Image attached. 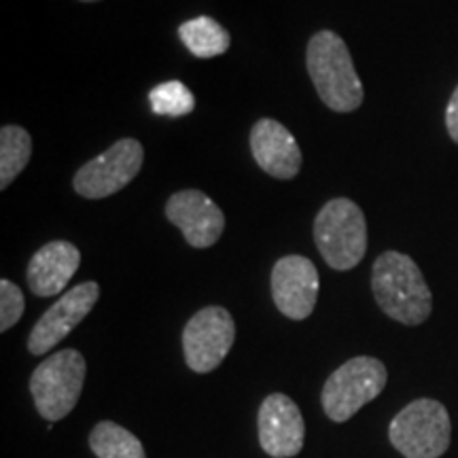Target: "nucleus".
<instances>
[{
	"label": "nucleus",
	"mask_w": 458,
	"mask_h": 458,
	"mask_svg": "<svg viewBox=\"0 0 458 458\" xmlns=\"http://www.w3.org/2000/svg\"><path fill=\"white\" fill-rule=\"evenodd\" d=\"M371 291L380 310L401 325H422L431 317L433 295L410 255L386 250L371 267Z\"/></svg>",
	"instance_id": "f257e3e1"
},
{
	"label": "nucleus",
	"mask_w": 458,
	"mask_h": 458,
	"mask_svg": "<svg viewBox=\"0 0 458 458\" xmlns=\"http://www.w3.org/2000/svg\"><path fill=\"white\" fill-rule=\"evenodd\" d=\"M306 66L320 100L335 113H352L363 105V83L340 34L320 30L308 43Z\"/></svg>",
	"instance_id": "f03ea898"
},
{
	"label": "nucleus",
	"mask_w": 458,
	"mask_h": 458,
	"mask_svg": "<svg viewBox=\"0 0 458 458\" xmlns=\"http://www.w3.org/2000/svg\"><path fill=\"white\" fill-rule=\"evenodd\" d=\"M314 242L334 270L357 267L368 253V223L359 204L348 198L329 199L314 219Z\"/></svg>",
	"instance_id": "7ed1b4c3"
},
{
	"label": "nucleus",
	"mask_w": 458,
	"mask_h": 458,
	"mask_svg": "<svg viewBox=\"0 0 458 458\" xmlns=\"http://www.w3.org/2000/svg\"><path fill=\"white\" fill-rule=\"evenodd\" d=\"M388 439L405 458H439L452 439L448 410L435 399L411 401L393 418Z\"/></svg>",
	"instance_id": "20e7f679"
},
{
	"label": "nucleus",
	"mask_w": 458,
	"mask_h": 458,
	"mask_svg": "<svg viewBox=\"0 0 458 458\" xmlns=\"http://www.w3.org/2000/svg\"><path fill=\"white\" fill-rule=\"evenodd\" d=\"M83 354L72 348L57 351L34 369L30 377V393L37 411L45 420L57 422L66 418L81 397L85 382Z\"/></svg>",
	"instance_id": "39448f33"
},
{
	"label": "nucleus",
	"mask_w": 458,
	"mask_h": 458,
	"mask_svg": "<svg viewBox=\"0 0 458 458\" xmlns=\"http://www.w3.org/2000/svg\"><path fill=\"white\" fill-rule=\"evenodd\" d=\"M386 368L374 357H354L340 365L325 382L320 393L325 414L334 422H346L385 391Z\"/></svg>",
	"instance_id": "423d86ee"
},
{
	"label": "nucleus",
	"mask_w": 458,
	"mask_h": 458,
	"mask_svg": "<svg viewBox=\"0 0 458 458\" xmlns=\"http://www.w3.org/2000/svg\"><path fill=\"white\" fill-rule=\"evenodd\" d=\"M145 164V148L136 139H122L77 170L74 191L81 198L102 199L122 191L136 179Z\"/></svg>",
	"instance_id": "0eeeda50"
},
{
	"label": "nucleus",
	"mask_w": 458,
	"mask_h": 458,
	"mask_svg": "<svg viewBox=\"0 0 458 458\" xmlns=\"http://www.w3.org/2000/svg\"><path fill=\"white\" fill-rule=\"evenodd\" d=\"M236 340V323L221 306H208L193 314L182 329V354L187 368L208 374L223 363Z\"/></svg>",
	"instance_id": "6e6552de"
},
{
	"label": "nucleus",
	"mask_w": 458,
	"mask_h": 458,
	"mask_svg": "<svg viewBox=\"0 0 458 458\" xmlns=\"http://www.w3.org/2000/svg\"><path fill=\"white\" fill-rule=\"evenodd\" d=\"M100 297L98 283H81L66 291L41 318L37 320L28 337L30 354H47L64 337L77 329V325L94 310Z\"/></svg>",
	"instance_id": "1a4fd4ad"
},
{
	"label": "nucleus",
	"mask_w": 458,
	"mask_h": 458,
	"mask_svg": "<svg viewBox=\"0 0 458 458\" xmlns=\"http://www.w3.org/2000/svg\"><path fill=\"white\" fill-rule=\"evenodd\" d=\"M274 303L286 318L303 320L314 312L318 300V270L301 255H286L272 270Z\"/></svg>",
	"instance_id": "9d476101"
},
{
	"label": "nucleus",
	"mask_w": 458,
	"mask_h": 458,
	"mask_svg": "<svg viewBox=\"0 0 458 458\" xmlns=\"http://www.w3.org/2000/svg\"><path fill=\"white\" fill-rule=\"evenodd\" d=\"M257 428H259L263 452L274 458L297 456L303 448L306 439L303 416L295 401L283 393H274L263 399L257 416Z\"/></svg>",
	"instance_id": "9b49d317"
},
{
	"label": "nucleus",
	"mask_w": 458,
	"mask_h": 458,
	"mask_svg": "<svg viewBox=\"0 0 458 458\" xmlns=\"http://www.w3.org/2000/svg\"><path fill=\"white\" fill-rule=\"evenodd\" d=\"M165 219L176 225L193 249H210L225 229V215L206 193L185 189L165 204Z\"/></svg>",
	"instance_id": "f8f14e48"
},
{
	"label": "nucleus",
	"mask_w": 458,
	"mask_h": 458,
	"mask_svg": "<svg viewBox=\"0 0 458 458\" xmlns=\"http://www.w3.org/2000/svg\"><path fill=\"white\" fill-rule=\"evenodd\" d=\"M250 153L266 174L291 181L301 170V148L295 136L276 119H259L250 130Z\"/></svg>",
	"instance_id": "ddd939ff"
},
{
	"label": "nucleus",
	"mask_w": 458,
	"mask_h": 458,
	"mask_svg": "<svg viewBox=\"0 0 458 458\" xmlns=\"http://www.w3.org/2000/svg\"><path fill=\"white\" fill-rule=\"evenodd\" d=\"M79 263H81V253L72 242L55 240L45 244L28 263V286L38 297L60 295L77 274Z\"/></svg>",
	"instance_id": "4468645a"
},
{
	"label": "nucleus",
	"mask_w": 458,
	"mask_h": 458,
	"mask_svg": "<svg viewBox=\"0 0 458 458\" xmlns=\"http://www.w3.org/2000/svg\"><path fill=\"white\" fill-rule=\"evenodd\" d=\"M179 37L185 43V47L199 60H210V57L225 54L232 45L229 32L208 15L193 17V20L181 24Z\"/></svg>",
	"instance_id": "2eb2a0df"
},
{
	"label": "nucleus",
	"mask_w": 458,
	"mask_h": 458,
	"mask_svg": "<svg viewBox=\"0 0 458 458\" xmlns=\"http://www.w3.org/2000/svg\"><path fill=\"white\" fill-rule=\"evenodd\" d=\"M89 448L98 458H147L140 439L117 422L102 420L89 433Z\"/></svg>",
	"instance_id": "dca6fc26"
},
{
	"label": "nucleus",
	"mask_w": 458,
	"mask_h": 458,
	"mask_svg": "<svg viewBox=\"0 0 458 458\" xmlns=\"http://www.w3.org/2000/svg\"><path fill=\"white\" fill-rule=\"evenodd\" d=\"M32 156L30 134L20 125H4L0 130V189H7Z\"/></svg>",
	"instance_id": "f3484780"
},
{
	"label": "nucleus",
	"mask_w": 458,
	"mask_h": 458,
	"mask_svg": "<svg viewBox=\"0 0 458 458\" xmlns=\"http://www.w3.org/2000/svg\"><path fill=\"white\" fill-rule=\"evenodd\" d=\"M148 105L156 114L164 117H185L196 108V96L181 81L159 83L148 91Z\"/></svg>",
	"instance_id": "a211bd4d"
},
{
	"label": "nucleus",
	"mask_w": 458,
	"mask_h": 458,
	"mask_svg": "<svg viewBox=\"0 0 458 458\" xmlns=\"http://www.w3.org/2000/svg\"><path fill=\"white\" fill-rule=\"evenodd\" d=\"M26 300L21 289L11 280H0V331H9L21 318Z\"/></svg>",
	"instance_id": "6ab92c4d"
},
{
	"label": "nucleus",
	"mask_w": 458,
	"mask_h": 458,
	"mask_svg": "<svg viewBox=\"0 0 458 458\" xmlns=\"http://www.w3.org/2000/svg\"><path fill=\"white\" fill-rule=\"evenodd\" d=\"M445 128H448L450 139L458 145V88L452 94L448 108H445Z\"/></svg>",
	"instance_id": "aec40b11"
},
{
	"label": "nucleus",
	"mask_w": 458,
	"mask_h": 458,
	"mask_svg": "<svg viewBox=\"0 0 458 458\" xmlns=\"http://www.w3.org/2000/svg\"><path fill=\"white\" fill-rule=\"evenodd\" d=\"M81 3H98V0H81Z\"/></svg>",
	"instance_id": "412c9836"
}]
</instances>
